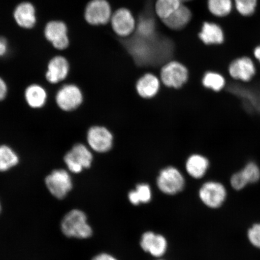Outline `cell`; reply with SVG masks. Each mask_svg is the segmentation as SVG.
Wrapping results in <instances>:
<instances>
[{"label":"cell","mask_w":260,"mask_h":260,"mask_svg":"<svg viewBox=\"0 0 260 260\" xmlns=\"http://www.w3.org/2000/svg\"><path fill=\"white\" fill-rule=\"evenodd\" d=\"M18 162V157L9 146H0V171H6Z\"/></svg>","instance_id":"cell-28"},{"label":"cell","mask_w":260,"mask_h":260,"mask_svg":"<svg viewBox=\"0 0 260 260\" xmlns=\"http://www.w3.org/2000/svg\"><path fill=\"white\" fill-rule=\"evenodd\" d=\"M211 165V161L207 155L194 152L187 156L184 168L188 176L195 180H200L209 173Z\"/></svg>","instance_id":"cell-13"},{"label":"cell","mask_w":260,"mask_h":260,"mask_svg":"<svg viewBox=\"0 0 260 260\" xmlns=\"http://www.w3.org/2000/svg\"><path fill=\"white\" fill-rule=\"evenodd\" d=\"M92 260H118L117 259L115 256L110 254V253L103 252L99 253V254L96 255L95 256H93Z\"/></svg>","instance_id":"cell-31"},{"label":"cell","mask_w":260,"mask_h":260,"mask_svg":"<svg viewBox=\"0 0 260 260\" xmlns=\"http://www.w3.org/2000/svg\"><path fill=\"white\" fill-rule=\"evenodd\" d=\"M82 91L75 84H66L58 91L56 103L60 108L65 112L76 110L83 102Z\"/></svg>","instance_id":"cell-12"},{"label":"cell","mask_w":260,"mask_h":260,"mask_svg":"<svg viewBox=\"0 0 260 260\" xmlns=\"http://www.w3.org/2000/svg\"><path fill=\"white\" fill-rule=\"evenodd\" d=\"M14 16L16 23L22 28H31L37 22L35 8L29 2L18 5L15 9Z\"/></svg>","instance_id":"cell-20"},{"label":"cell","mask_w":260,"mask_h":260,"mask_svg":"<svg viewBox=\"0 0 260 260\" xmlns=\"http://www.w3.org/2000/svg\"><path fill=\"white\" fill-rule=\"evenodd\" d=\"M161 81L152 73H146L139 78L136 83V92L143 100L154 99L160 92Z\"/></svg>","instance_id":"cell-17"},{"label":"cell","mask_w":260,"mask_h":260,"mask_svg":"<svg viewBox=\"0 0 260 260\" xmlns=\"http://www.w3.org/2000/svg\"><path fill=\"white\" fill-rule=\"evenodd\" d=\"M112 8L107 0H91L84 11V18L90 25H105L110 21Z\"/></svg>","instance_id":"cell-11"},{"label":"cell","mask_w":260,"mask_h":260,"mask_svg":"<svg viewBox=\"0 0 260 260\" xmlns=\"http://www.w3.org/2000/svg\"><path fill=\"white\" fill-rule=\"evenodd\" d=\"M233 0H207V8L211 14L222 18L229 15L233 11Z\"/></svg>","instance_id":"cell-26"},{"label":"cell","mask_w":260,"mask_h":260,"mask_svg":"<svg viewBox=\"0 0 260 260\" xmlns=\"http://www.w3.org/2000/svg\"><path fill=\"white\" fill-rule=\"evenodd\" d=\"M110 22L113 31L120 37H128L136 30V19L128 9L117 10L112 14Z\"/></svg>","instance_id":"cell-14"},{"label":"cell","mask_w":260,"mask_h":260,"mask_svg":"<svg viewBox=\"0 0 260 260\" xmlns=\"http://www.w3.org/2000/svg\"><path fill=\"white\" fill-rule=\"evenodd\" d=\"M253 56L260 63V45L255 48L254 50H253Z\"/></svg>","instance_id":"cell-34"},{"label":"cell","mask_w":260,"mask_h":260,"mask_svg":"<svg viewBox=\"0 0 260 260\" xmlns=\"http://www.w3.org/2000/svg\"><path fill=\"white\" fill-rule=\"evenodd\" d=\"M246 236L253 248L260 250V222L253 223L250 226L247 230Z\"/></svg>","instance_id":"cell-30"},{"label":"cell","mask_w":260,"mask_h":260,"mask_svg":"<svg viewBox=\"0 0 260 260\" xmlns=\"http://www.w3.org/2000/svg\"><path fill=\"white\" fill-rule=\"evenodd\" d=\"M0 210H1V206H0Z\"/></svg>","instance_id":"cell-37"},{"label":"cell","mask_w":260,"mask_h":260,"mask_svg":"<svg viewBox=\"0 0 260 260\" xmlns=\"http://www.w3.org/2000/svg\"><path fill=\"white\" fill-rule=\"evenodd\" d=\"M8 42L4 38H0V56H5L8 51Z\"/></svg>","instance_id":"cell-32"},{"label":"cell","mask_w":260,"mask_h":260,"mask_svg":"<svg viewBox=\"0 0 260 260\" xmlns=\"http://www.w3.org/2000/svg\"><path fill=\"white\" fill-rule=\"evenodd\" d=\"M61 232L71 238L86 239L93 235V230L89 225L84 211L74 209L68 212L61 223Z\"/></svg>","instance_id":"cell-2"},{"label":"cell","mask_w":260,"mask_h":260,"mask_svg":"<svg viewBox=\"0 0 260 260\" xmlns=\"http://www.w3.org/2000/svg\"><path fill=\"white\" fill-rule=\"evenodd\" d=\"M128 44L130 53L139 65L155 64L167 60L172 53L171 45H165L161 42L158 44L155 37L143 38L138 37Z\"/></svg>","instance_id":"cell-1"},{"label":"cell","mask_w":260,"mask_h":260,"mask_svg":"<svg viewBox=\"0 0 260 260\" xmlns=\"http://www.w3.org/2000/svg\"><path fill=\"white\" fill-rule=\"evenodd\" d=\"M192 14L189 8L182 4L173 14L164 21L168 28L174 30L183 29L191 21Z\"/></svg>","instance_id":"cell-21"},{"label":"cell","mask_w":260,"mask_h":260,"mask_svg":"<svg viewBox=\"0 0 260 260\" xmlns=\"http://www.w3.org/2000/svg\"><path fill=\"white\" fill-rule=\"evenodd\" d=\"M155 19L151 15H142L136 23L138 37L143 38L155 37Z\"/></svg>","instance_id":"cell-25"},{"label":"cell","mask_w":260,"mask_h":260,"mask_svg":"<svg viewBox=\"0 0 260 260\" xmlns=\"http://www.w3.org/2000/svg\"><path fill=\"white\" fill-rule=\"evenodd\" d=\"M140 245L143 251L157 258L162 257L168 248V240L164 236L149 231L142 235Z\"/></svg>","instance_id":"cell-15"},{"label":"cell","mask_w":260,"mask_h":260,"mask_svg":"<svg viewBox=\"0 0 260 260\" xmlns=\"http://www.w3.org/2000/svg\"><path fill=\"white\" fill-rule=\"evenodd\" d=\"M94 157L89 147L83 144L73 146L64 157V161L68 170L74 174H80L84 170L92 167Z\"/></svg>","instance_id":"cell-7"},{"label":"cell","mask_w":260,"mask_h":260,"mask_svg":"<svg viewBox=\"0 0 260 260\" xmlns=\"http://www.w3.org/2000/svg\"><path fill=\"white\" fill-rule=\"evenodd\" d=\"M7 93V86L4 81L0 78V101L5 99Z\"/></svg>","instance_id":"cell-33"},{"label":"cell","mask_w":260,"mask_h":260,"mask_svg":"<svg viewBox=\"0 0 260 260\" xmlns=\"http://www.w3.org/2000/svg\"><path fill=\"white\" fill-rule=\"evenodd\" d=\"M25 96L29 106L35 109L40 108L46 102L47 93L43 87L32 84L26 89Z\"/></svg>","instance_id":"cell-24"},{"label":"cell","mask_w":260,"mask_h":260,"mask_svg":"<svg viewBox=\"0 0 260 260\" xmlns=\"http://www.w3.org/2000/svg\"><path fill=\"white\" fill-rule=\"evenodd\" d=\"M156 184L161 193L174 196L182 192L186 187V181L180 169L175 166H168L159 171Z\"/></svg>","instance_id":"cell-4"},{"label":"cell","mask_w":260,"mask_h":260,"mask_svg":"<svg viewBox=\"0 0 260 260\" xmlns=\"http://www.w3.org/2000/svg\"><path fill=\"white\" fill-rule=\"evenodd\" d=\"M45 184L50 193L58 199H63L73 187L71 175L64 170L52 172L45 179Z\"/></svg>","instance_id":"cell-9"},{"label":"cell","mask_w":260,"mask_h":260,"mask_svg":"<svg viewBox=\"0 0 260 260\" xmlns=\"http://www.w3.org/2000/svg\"><path fill=\"white\" fill-rule=\"evenodd\" d=\"M258 0H234V5L240 15L248 17L255 14Z\"/></svg>","instance_id":"cell-29"},{"label":"cell","mask_w":260,"mask_h":260,"mask_svg":"<svg viewBox=\"0 0 260 260\" xmlns=\"http://www.w3.org/2000/svg\"><path fill=\"white\" fill-rule=\"evenodd\" d=\"M198 37L207 45L222 44L225 41L223 29L219 25L213 22H204Z\"/></svg>","instance_id":"cell-19"},{"label":"cell","mask_w":260,"mask_h":260,"mask_svg":"<svg viewBox=\"0 0 260 260\" xmlns=\"http://www.w3.org/2000/svg\"><path fill=\"white\" fill-rule=\"evenodd\" d=\"M201 84L204 89L219 93L225 88L226 80L222 74L217 71H207L203 75Z\"/></svg>","instance_id":"cell-22"},{"label":"cell","mask_w":260,"mask_h":260,"mask_svg":"<svg viewBox=\"0 0 260 260\" xmlns=\"http://www.w3.org/2000/svg\"><path fill=\"white\" fill-rule=\"evenodd\" d=\"M114 135L106 126L93 125L87 130L86 141L91 150L97 154H104L112 150Z\"/></svg>","instance_id":"cell-8"},{"label":"cell","mask_w":260,"mask_h":260,"mask_svg":"<svg viewBox=\"0 0 260 260\" xmlns=\"http://www.w3.org/2000/svg\"><path fill=\"white\" fill-rule=\"evenodd\" d=\"M152 198V191L150 185L145 183L138 184L135 189L130 190L128 193L129 202L135 206L149 203Z\"/></svg>","instance_id":"cell-23"},{"label":"cell","mask_w":260,"mask_h":260,"mask_svg":"<svg viewBox=\"0 0 260 260\" xmlns=\"http://www.w3.org/2000/svg\"><path fill=\"white\" fill-rule=\"evenodd\" d=\"M189 79V71L180 61H170L166 63L160 71L161 83L168 88L180 90L186 85Z\"/></svg>","instance_id":"cell-6"},{"label":"cell","mask_w":260,"mask_h":260,"mask_svg":"<svg viewBox=\"0 0 260 260\" xmlns=\"http://www.w3.org/2000/svg\"><path fill=\"white\" fill-rule=\"evenodd\" d=\"M181 5L180 0H157L155 5V14L162 21H164Z\"/></svg>","instance_id":"cell-27"},{"label":"cell","mask_w":260,"mask_h":260,"mask_svg":"<svg viewBox=\"0 0 260 260\" xmlns=\"http://www.w3.org/2000/svg\"><path fill=\"white\" fill-rule=\"evenodd\" d=\"M228 72L234 80L249 83L256 76V68L251 58L243 56L236 58L230 63Z\"/></svg>","instance_id":"cell-10"},{"label":"cell","mask_w":260,"mask_h":260,"mask_svg":"<svg viewBox=\"0 0 260 260\" xmlns=\"http://www.w3.org/2000/svg\"><path fill=\"white\" fill-rule=\"evenodd\" d=\"M69 71L70 64L66 58L56 56L49 62L46 78L51 83H59L66 79Z\"/></svg>","instance_id":"cell-18"},{"label":"cell","mask_w":260,"mask_h":260,"mask_svg":"<svg viewBox=\"0 0 260 260\" xmlns=\"http://www.w3.org/2000/svg\"><path fill=\"white\" fill-rule=\"evenodd\" d=\"M198 194L201 202L211 210L220 209L229 196L225 185L215 179L204 181L200 187Z\"/></svg>","instance_id":"cell-3"},{"label":"cell","mask_w":260,"mask_h":260,"mask_svg":"<svg viewBox=\"0 0 260 260\" xmlns=\"http://www.w3.org/2000/svg\"><path fill=\"white\" fill-rule=\"evenodd\" d=\"M260 181V165L255 160H248L239 170L233 172L229 178L231 188L242 191Z\"/></svg>","instance_id":"cell-5"},{"label":"cell","mask_w":260,"mask_h":260,"mask_svg":"<svg viewBox=\"0 0 260 260\" xmlns=\"http://www.w3.org/2000/svg\"><path fill=\"white\" fill-rule=\"evenodd\" d=\"M157 260H165V259H160V258H159V259H157Z\"/></svg>","instance_id":"cell-36"},{"label":"cell","mask_w":260,"mask_h":260,"mask_svg":"<svg viewBox=\"0 0 260 260\" xmlns=\"http://www.w3.org/2000/svg\"><path fill=\"white\" fill-rule=\"evenodd\" d=\"M45 37L57 50H63L69 46L68 28L63 22L52 21L45 26Z\"/></svg>","instance_id":"cell-16"},{"label":"cell","mask_w":260,"mask_h":260,"mask_svg":"<svg viewBox=\"0 0 260 260\" xmlns=\"http://www.w3.org/2000/svg\"><path fill=\"white\" fill-rule=\"evenodd\" d=\"M180 2L183 4V3L190 2L191 0H180Z\"/></svg>","instance_id":"cell-35"}]
</instances>
